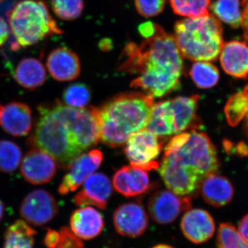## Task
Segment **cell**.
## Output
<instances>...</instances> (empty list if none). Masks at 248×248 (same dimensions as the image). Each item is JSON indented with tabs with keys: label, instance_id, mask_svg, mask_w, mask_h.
<instances>
[{
	"label": "cell",
	"instance_id": "obj_1",
	"mask_svg": "<svg viewBox=\"0 0 248 248\" xmlns=\"http://www.w3.org/2000/svg\"><path fill=\"white\" fill-rule=\"evenodd\" d=\"M38 120L27 144L48 153L68 169L78 156L100 140L96 107L76 108L55 100L37 107Z\"/></svg>",
	"mask_w": 248,
	"mask_h": 248
},
{
	"label": "cell",
	"instance_id": "obj_2",
	"mask_svg": "<svg viewBox=\"0 0 248 248\" xmlns=\"http://www.w3.org/2000/svg\"><path fill=\"white\" fill-rule=\"evenodd\" d=\"M140 45L129 42L122 50L118 71L135 76L130 83L153 97H162L180 87L183 56L173 35L156 24Z\"/></svg>",
	"mask_w": 248,
	"mask_h": 248
},
{
	"label": "cell",
	"instance_id": "obj_3",
	"mask_svg": "<svg viewBox=\"0 0 248 248\" xmlns=\"http://www.w3.org/2000/svg\"><path fill=\"white\" fill-rule=\"evenodd\" d=\"M154 104L151 94L128 92L96 108L101 141L112 148L124 144L134 134L146 128Z\"/></svg>",
	"mask_w": 248,
	"mask_h": 248
},
{
	"label": "cell",
	"instance_id": "obj_4",
	"mask_svg": "<svg viewBox=\"0 0 248 248\" xmlns=\"http://www.w3.org/2000/svg\"><path fill=\"white\" fill-rule=\"evenodd\" d=\"M173 35L183 57L195 62L217 60L224 45L223 28L213 15L176 23Z\"/></svg>",
	"mask_w": 248,
	"mask_h": 248
},
{
	"label": "cell",
	"instance_id": "obj_5",
	"mask_svg": "<svg viewBox=\"0 0 248 248\" xmlns=\"http://www.w3.org/2000/svg\"><path fill=\"white\" fill-rule=\"evenodd\" d=\"M10 32L13 36L11 48L37 45L49 36L61 35V29L42 0H20L6 13Z\"/></svg>",
	"mask_w": 248,
	"mask_h": 248
},
{
	"label": "cell",
	"instance_id": "obj_6",
	"mask_svg": "<svg viewBox=\"0 0 248 248\" xmlns=\"http://www.w3.org/2000/svg\"><path fill=\"white\" fill-rule=\"evenodd\" d=\"M200 99L198 94L179 96L155 104L147 130L166 139L186 130L198 129L202 124L197 115Z\"/></svg>",
	"mask_w": 248,
	"mask_h": 248
},
{
	"label": "cell",
	"instance_id": "obj_7",
	"mask_svg": "<svg viewBox=\"0 0 248 248\" xmlns=\"http://www.w3.org/2000/svg\"><path fill=\"white\" fill-rule=\"evenodd\" d=\"M164 155L196 170L203 176L215 174L219 167L216 148L206 134L192 130L178 134L170 140Z\"/></svg>",
	"mask_w": 248,
	"mask_h": 248
},
{
	"label": "cell",
	"instance_id": "obj_8",
	"mask_svg": "<svg viewBox=\"0 0 248 248\" xmlns=\"http://www.w3.org/2000/svg\"><path fill=\"white\" fill-rule=\"evenodd\" d=\"M164 139L142 130L132 135L124 148V153L131 166L144 170H152L159 168L156 161L164 145Z\"/></svg>",
	"mask_w": 248,
	"mask_h": 248
},
{
	"label": "cell",
	"instance_id": "obj_9",
	"mask_svg": "<svg viewBox=\"0 0 248 248\" xmlns=\"http://www.w3.org/2000/svg\"><path fill=\"white\" fill-rule=\"evenodd\" d=\"M159 172L168 189L180 196L194 193L204 178L196 170L183 166L166 155L161 160Z\"/></svg>",
	"mask_w": 248,
	"mask_h": 248
},
{
	"label": "cell",
	"instance_id": "obj_10",
	"mask_svg": "<svg viewBox=\"0 0 248 248\" xmlns=\"http://www.w3.org/2000/svg\"><path fill=\"white\" fill-rule=\"evenodd\" d=\"M191 207L190 197L180 196L170 190H159L148 200V213L152 219L159 224H169Z\"/></svg>",
	"mask_w": 248,
	"mask_h": 248
},
{
	"label": "cell",
	"instance_id": "obj_11",
	"mask_svg": "<svg viewBox=\"0 0 248 248\" xmlns=\"http://www.w3.org/2000/svg\"><path fill=\"white\" fill-rule=\"evenodd\" d=\"M19 212L27 223L42 226L55 218L58 213V205L55 197L48 191L37 189L24 197Z\"/></svg>",
	"mask_w": 248,
	"mask_h": 248
},
{
	"label": "cell",
	"instance_id": "obj_12",
	"mask_svg": "<svg viewBox=\"0 0 248 248\" xmlns=\"http://www.w3.org/2000/svg\"><path fill=\"white\" fill-rule=\"evenodd\" d=\"M103 159L102 153L99 150H92L80 155L72 163L69 172L62 179L59 186V193L66 195L78 190L99 169Z\"/></svg>",
	"mask_w": 248,
	"mask_h": 248
},
{
	"label": "cell",
	"instance_id": "obj_13",
	"mask_svg": "<svg viewBox=\"0 0 248 248\" xmlns=\"http://www.w3.org/2000/svg\"><path fill=\"white\" fill-rule=\"evenodd\" d=\"M58 166L56 161L48 153L37 148H32L22 160L20 173L30 184L42 185L53 179Z\"/></svg>",
	"mask_w": 248,
	"mask_h": 248
},
{
	"label": "cell",
	"instance_id": "obj_14",
	"mask_svg": "<svg viewBox=\"0 0 248 248\" xmlns=\"http://www.w3.org/2000/svg\"><path fill=\"white\" fill-rule=\"evenodd\" d=\"M113 223L119 234L128 237H138L148 228V215L140 203H124L114 213Z\"/></svg>",
	"mask_w": 248,
	"mask_h": 248
},
{
	"label": "cell",
	"instance_id": "obj_15",
	"mask_svg": "<svg viewBox=\"0 0 248 248\" xmlns=\"http://www.w3.org/2000/svg\"><path fill=\"white\" fill-rule=\"evenodd\" d=\"M0 127L13 136H26L32 128L31 108L19 102L0 104Z\"/></svg>",
	"mask_w": 248,
	"mask_h": 248
},
{
	"label": "cell",
	"instance_id": "obj_16",
	"mask_svg": "<svg viewBox=\"0 0 248 248\" xmlns=\"http://www.w3.org/2000/svg\"><path fill=\"white\" fill-rule=\"evenodd\" d=\"M112 194V186L109 178L103 173H94L85 181L73 202L78 206L91 205L104 210Z\"/></svg>",
	"mask_w": 248,
	"mask_h": 248
},
{
	"label": "cell",
	"instance_id": "obj_17",
	"mask_svg": "<svg viewBox=\"0 0 248 248\" xmlns=\"http://www.w3.org/2000/svg\"><path fill=\"white\" fill-rule=\"evenodd\" d=\"M46 67L52 78L59 81H73L81 73L79 58L66 47L52 50L47 58Z\"/></svg>",
	"mask_w": 248,
	"mask_h": 248
},
{
	"label": "cell",
	"instance_id": "obj_18",
	"mask_svg": "<svg viewBox=\"0 0 248 248\" xmlns=\"http://www.w3.org/2000/svg\"><path fill=\"white\" fill-rule=\"evenodd\" d=\"M183 234L194 244H203L213 237L215 224L211 215L202 209L187 210L181 221Z\"/></svg>",
	"mask_w": 248,
	"mask_h": 248
},
{
	"label": "cell",
	"instance_id": "obj_19",
	"mask_svg": "<svg viewBox=\"0 0 248 248\" xmlns=\"http://www.w3.org/2000/svg\"><path fill=\"white\" fill-rule=\"evenodd\" d=\"M112 184L117 192L127 197L142 195L151 187L149 177L144 170L133 166H124L112 178Z\"/></svg>",
	"mask_w": 248,
	"mask_h": 248
},
{
	"label": "cell",
	"instance_id": "obj_20",
	"mask_svg": "<svg viewBox=\"0 0 248 248\" xmlns=\"http://www.w3.org/2000/svg\"><path fill=\"white\" fill-rule=\"evenodd\" d=\"M220 63L227 74L237 79L248 76V45L233 40L224 44L220 53Z\"/></svg>",
	"mask_w": 248,
	"mask_h": 248
},
{
	"label": "cell",
	"instance_id": "obj_21",
	"mask_svg": "<svg viewBox=\"0 0 248 248\" xmlns=\"http://www.w3.org/2000/svg\"><path fill=\"white\" fill-rule=\"evenodd\" d=\"M71 231L79 239L97 237L104 227L102 215L92 207L83 206L73 213L70 219Z\"/></svg>",
	"mask_w": 248,
	"mask_h": 248
},
{
	"label": "cell",
	"instance_id": "obj_22",
	"mask_svg": "<svg viewBox=\"0 0 248 248\" xmlns=\"http://www.w3.org/2000/svg\"><path fill=\"white\" fill-rule=\"evenodd\" d=\"M200 187L205 202L217 208L229 203L234 196V188L231 182L216 173L204 177Z\"/></svg>",
	"mask_w": 248,
	"mask_h": 248
},
{
	"label": "cell",
	"instance_id": "obj_23",
	"mask_svg": "<svg viewBox=\"0 0 248 248\" xmlns=\"http://www.w3.org/2000/svg\"><path fill=\"white\" fill-rule=\"evenodd\" d=\"M14 78L24 89L33 91L45 84L46 71L40 60L26 58L18 63L14 71Z\"/></svg>",
	"mask_w": 248,
	"mask_h": 248
},
{
	"label": "cell",
	"instance_id": "obj_24",
	"mask_svg": "<svg viewBox=\"0 0 248 248\" xmlns=\"http://www.w3.org/2000/svg\"><path fill=\"white\" fill-rule=\"evenodd\" d=\"M35 234L27 222L18 220L6 230L4 248H33Z\"/></svg>",
	"mask_w": 248,
	"mask_h": 248
},
{
	"label": "cell",
	"instance_id": "obj_25",
	"mask_svg": "<svg viewBox=\"0 0 248 248\" xmlns=\"http://www.w3.org/2000/svg\"><path fill=\"white\" fill-rule=\"evenodd\" d=\"M241 6L244 7L242 0H217L210 9L219 20L234 29H238L242 22Z\"/></svg>",
	"mask_w": 248,
	"mask_h": 248
},
{
	"label": "cell",
	"instance_id": "obj_26",
	"mask_svg": "<svg viewBox=\"0 0 248 248\" xmlns=\"http://www.w3.org/2000/svg\"><path fill=\"white\" fill-rule=\"evenodd\" d=\"M227 122L231 126L237 125L248 113V85L228 99L225 107Z\"/></svg>",
	"mask_w": 248,
	"mask_h": 248
},
{
	"label": "cell",
	"instance_id": "obj_27",
	"mask_svg": "<svg viewBox=\"0 0 248 248\" xmlns=\"http://www.w3.org/2000/svg\"><path fill=\"white\" fill-rule=\"evenodd\" d=\"M189 74L194 84L202 89H211L218 84L219 72L213 63L197 62L192 64Z\"/></svg>",
	"mask_w": 248,
	"mask_h": 248
},
{
	"label": "cell",
	"instance_id": "obj_28",
	"mask_svg": "<svg viewBox=\"0 0 248 248\" xmlns=\"http://www.w3.org/2000/svg\"><path fill=\"white\" fill-rule=\"evenodd\" d=\"M211 0H170L174 14L187 18L208 16Z\"/></svg>",
	"mask_w": 248,
	"mask_h": 248
},
{
	"label": "cell",
	"instance_id": "obj_29",
	"mask_svg": "<svg viewBox=\"0 0 248 248\" xmlns=\"http://www.w3.org/2000/svg\"><path fill=\"white\" fill-rule=\"evenodd\" d=\"M22 153L15 142L0 140V172H14L22 162Z\"/></svg>",
	"mask_w": 248,
	"mask_h": 248
},
{
	"label": "cell",
	"instance_id": "obj_30",
	"mask_svg": "<svg viewBox=\"0 0 248 248\" xmlns=\"http://www.w3.org/2000/svg\"><path fill=\"white\" fill-rule=\"evenodd\" d=\"M91 89L87 85L82 83L70 85L62 94L64 104L76 108H84L91 102Z\"/></svg>",
	"mask_w": 248,
	"mask_h": 248
},
{
	"label": "cell",
	"instance_id": "obj_31",
	"mask_svg": "<svg viewBox=\"0 0 248 248\" xmlns=\"http://www.w3.org/2000/svg\"><path fill=\"white\" fill-rule=\"evenodd\" d=\"M84 0H51L54 14L63 20L71 21L81 16Z\"/></svg>",
	"mask_w": 248,
	"mask_h": 248
},
{
	"label": "cell",
	"instance_id": "obj_32",
	"mask_svg": "<svg viewBox=\"0 0 248 248\" xmlns=\"http://www.w3.org/2000/svg\"><path fill=\"white\" fill-rule=\"evenodd\" d=\"M219 248H248V243L239 234L232 225H220L217 236Z\"/></svg>",
	"mask_w": 248,
	"mask_h": 248
},
{
	"label": "cell",
	"instance_id": "obj_33",
	"mask_svg": "<svg viewBox=\"0 0 248 248\" xmlns=\"http://www.w3.org/2000/svg\"><path fill=\"white\" fill-rule=\"evenodd\" d=\"M166 0H135L139 14L145 17H155L162 12Z\"/></svg>",
	"mask_w": 248,
	"mask_h": 248
},
{
	"label": "cell",
	"instance_id": "obj_34",
	"mask_svg": "<svg viewBox=\"0 0 248 248\" xmlns=\"http://www.w3.org/2000/svg\"><path fill=\"white\" fill-rule=\"evenodd\" d=\"M60 238L56 248H84L81 239L67 228L60 232Z\"/></svg>",
	"mask_w": 248,
	"mask_h": 248
},
{
	"label": "cell",
	"instance_id": "obj_35",
	"mask_svg": "<svg viewBox=\"0 0 248 248\" xmlns=\"http://www.w3.org/2000/svg\"><path fill=\"white\" fill-rule=\"evenodd\" d=\"M10 33L11 32L8 22L4 18L0 17V47L8 40Z\"/></svg>",
	"mask_w": 248,
	"mask_h": 248
},
{
	"label": "cell",
	"instance_id": "obj_36",
	"mask_svg": "<svg viewBox=\"0 0 248 248\" xmlns=\"http://www.w3.org/2000/svg\"><path fill=\"white\" fill-rule=\"evenodd\" d=\"M238 232L241 237L248 243V215L243 217L240 221Z\"/></svg>",
	"mask_w": 248,
	"mask_h": 248
},
{
	"label": "cell",
	"instance_id": "obj_37",
	"mask_svg": "<svg viewBox=\"0 0 248 248\" xmlns=\"http://www.w3.org/2000/svg\"><path fill=\"white\" fill-rule=\"evenodd\" d=\"M241 26H242L243 30H244L245 40H246V43L248 45V1L245 6L244 11H243Z\"/></svg>",
	"mask_w": 248,
	"mask_h": 248
},
{
	"label": "cell",
	"instance_id": "obj_38",
	"mask_svg": "<svg viewBox=\"0 0 248 248\" xmlns=\"http://www.w3.org/2000/svg\"><path fill=\"white\" fill-rule=\"evenodd\" d=\"M4 203L0 200V221L2 219V217L4 216Z\"/></svg>",
	"mask_w": 248,
	"mask_h": 248
},
{
	"label": "cell",
	"instance_id": "obj_39",
	"mask_svg": "<svg viewBox=\"0 0 248 248\" xmlns=\"http://www.w3.org/2000/svg\"><path fill=\"white\" fill-rule=\"evenodd\" d=\"M244 130L248 137V113L245 118Z\"/></svg>",
	"mask_w": 248,
	"mask_h": 248
},
{
	"label": "cell",
	"instance_id": "obj_40",
	"mask_svg": "<svg viewBox=\"0 0 248 248\" xmlns=\"http://www.w3.org/2000/svg\"><path fill=\"white\" fill-rule=\"evenodd\" d=\"M152 248H174L173 247H171V246H168V245L165 244H159L157 245V246H155L154 247Z\"/></svg>",
	"mask_w": 248,
	"mask_h": 248
},
{
	"label": "cell",
	"instance_id": "obj_41",
	"mask_svg": "<svg viewBox=\"0 0 248 248\" xmlns=\"http://www.w3.org/2000/svg\"><path fill=\"white\" fill-rule=\"evenodd\" d=\"M248 1V0H242L243 5H244V7H245V6H246V4H247Z\"/></svg>",
	"mask_w": 248,
	"mask_h": 248
},
{
	"label": "cell",
	"instance_id": "obj_42",
	"mask_svg": "<svg viewBox=\"0 0 248 248\" xmlns=\"http://www.w3.org/2000/svg\"><path fill=\"white\" fill-rule=\"evenodd\" d=\"M4 0H0V3L2 2V1H4Z\"/></svg>",
	"mask_w": 248,
	"mask_h": 248
}]
</instances>
